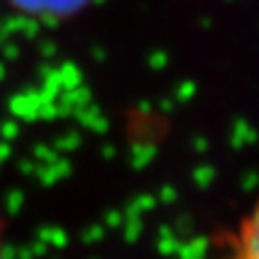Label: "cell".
Returning <instances> with one entry per match:
<instances>
[{"mask_svg": "<svg viewBox=\"0 0 259 259\" xmlns=\"http://www.w3.org/2000/svg\"><path fill=\"white\" fill-rule=\"evenodd\" d=\"M18 11L41 20H65L84 9L89 0H9Z\"/></svg>", "mask_w": 259, "mask_h": 259, "instance_id": "6da1fadb", "label": "cell"}, {"mask_svg": "<svg viewBox=\"0 0 259 259\" xmlns=\"http://www.w3.org/2000/svg\"><path fill=\"white\" fill-rule=\"evenodd\" d=\"M238 259H259V199L242 218L238 229Z\"/></svg>", "mask_w": 259, "mask_h": 259, "instance_id": "7a4b0ae2", "label": "cell"}, {"mask_svg": "<svg viewBox=\"0 0 259 259\" xmlns=\"http://www.w3.org/2000/svg\"><path fill=\"white\" fill-rule=\"evenodd\" d=\"M0 229H3V225H0ZM0 255H3V244H0Z\"/></svg>", "mask_w": 259, "mask_h": 259, "instance_id": "3957f363", "label": "cell"}, {"mask_svg": "<svg viewBox=\"0 0 259 259\" xmlns=\"http://www.w3.org/2000/svg\"><path fill=\"white\" fill-rule=\"evenodd\" d=\"M231 259H238V257H231Z\"/></svg>", "mask_w": 259, "mask_h": 259, "instance_id": "277c9868", "label": "cell"}]
</instances>
